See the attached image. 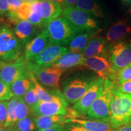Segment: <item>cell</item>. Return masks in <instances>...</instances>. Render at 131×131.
<instances>
[{
	"label": "cell",
	"mask_w": 131,
	"mask_h": 131,
	"mask_svg": "<svg viewBox=\"0 0 131 131\" xmlns=\"http://www.w3.org/2000/svg\"><path fill=\"white\" fill-rule=\"evenodd\" d=\"M12 130L17 131H38L36 126L34 116H29L25 118L17 121L11 126Z\"/></svg>",
	"instance_id": "obj_26"
},
{
	"label": "cell",
	"mask_w": 131,
	"mask_h": 131,
	"mask_svg": "<svg viewBox=\"0 0 131 131\" xmlns=\"http://www.w3.org/2000/svg\"><path fill=\"white\" fill-rule=\"evenodd\" d=\"M15 114L17 121L25 118L29 116H33L32 107L27 105L22 98H19L18 102L16 104Z\"/></svg>",
	"instance_id": "obj_29"
},
{
	"label": "cell",
	"mask_w": 131,
	"mask_h": 131,
	"mask_svg": "<svg viewBox=\"0 0 131 131\" xmlns=\"http://www.w3.org/2000/svg\"><path fill=\"white\" fill-rule=\"evenodd\" d=\"M13 97L10 86L0 80V101H9Z\"/></svg>",
	"instance_id": "obj_32"
},
{
	"label": "cell",
	"mask_w": 131,
	"mask_h": 131,
	"mask_svg": "<svg viewBox=\"0 0 131 131\" xmlns=\"http://www.w3.org/2000/svg\"><path fill=\"white\" fill-rule=\"evenodd\" d=\"M75 7L88 12L95 18H104V12L96 0H79Z\"/></svg>",
	"instance_id": "obj_23"
},
{
	"label": "cell",
	"mask_w": 131,
	"mask_h": 131,
	"mask_svg": "<svg viewBox=\"0 0 131 131\" xmlns=\"http://www.w3.org/2000/svg\"><path fill=\"white\" fill-rule=\"evenodd\" d=\"M24 3H29V4H32V3H34V1H37V0H23Z\"/></svg>",
	"instance_id": "obj_45"
},
{
	"label": "cell",
	"mask_w": 131,
	"mask_h": 131,
	"mask_svg": "<svg viewBox=\"0 0 131 131\" xmlns=\"http://www.w3.org/2000/svg\"><path fill=\"white\" fill-rule=\"evenodd\" d=\"M116 89V84L110 80H105L102 92L94 101L85 117L88 119H108L112 100Z\"/></svg>",
	"instance_id": "obj_4"
},
{
	"label": "cell",
	"mask_w": 131,
	"mask_h": 131,
	"mask_svg": "<svg viewBox=\"0 0 131 131\" xmlns=\"http://www.w3.org/2000/svg\"><path fill=\"white\" fill-rule=\"evenodd\" d=\"M7 1L8 4V9H9L8 15L14 14L24 3L23 0H7Z\"/></svg>",
	"instance_id": "obj_35"
},
{
	"label": "cell",
	"mask_w": 131,
	"mask_h": 131,
	"mask_svg": "<svg viewBox=\"0 0 131 131\" xmlns=\"http://www.w3.org/2000/svg\"><path fill=\"white\" fill-rule=\"evenodd\" d=\"M95 78L75 76L66 78L61 83V92L67 102L72 104L78 102L89 89Z\"/></svg>",
	"instance_id": "obj_5"
},
{
	"label": "cell",
	"mask_w": 131,
	"mask_h": 131,
	"mask_svg": "<svg viewBox=\"0 0 131 131\" xmlns=\"http://www.w3.org/2000/svg\"><path fill=\"white\" fill-rule=\"evenodd\" d=\"M128 81H131V64L116 72L114 82L117 85H118Z\"/></svg>",
	"instance_id": "obj_30"
},
{
	"label": "cell",
	"mask_w": 131,
	"mask_h": 131,
	"mask_svg": "<svg viewBox=\"0 0 131 131\" xmlns=\"http://www.w3.org/2000/svg\"><path fill=\"white\" fill-rule=\"evenodd\" d=\"M116 91L126 94H131V81H126L122 84H116Z\"/></svg>",
	"instance_id": "obj_36"
},
{
	"label": "cell",
	"mask_w": 131,
	"mask_h": 131,
	"mask_svg": "<svg viewBox=\"0 0 131 131\" xmlns=\"http://www.w3.org/2000/svg\"><path fill=\"white\" fill-rule=\"evenodd\" d=\"M68 118V116L62 115L34 117L36 126L38 130L63 125Z\"/></svg>",
	"instance_id": "obj_21"
},
{
	"label": "cell",
	"mask_w": 131,
	"mask_h": 131,
	"mask_svg": "<svg viewBox=\"0 0 131 131\" xmlns=\"http://www.w3.org/2000/svg\"><path fill=\"white\" fill-rule=\"evenodd\" d=\"M11 131H17V130H12Z\"/></svg>",
	"instance_id": "obj_49"
},
{
	"label": "cell",
	"mask_w": 131,
	"mask_h": 131,
	"mask_svg": "<svg viewBox=\"0 0 131 131\" xmlns=\"http://www.w3.org/2000/svg\"><path fill=\"white\" fill-rule=\"evenodd\" d=\"M129 45H130V46L131 47V38H130V40H129Z\"/></svg>",
	"instance_id": "obj_48"
},
{
	"label": "cell",
	"mask_w": 131,
	"mask_h": 131,
	"mask_svg": "<svg viewBox=\"0 0 131 131\" xmlns=\"http://www.w3.org/2000/svg\"><path fill=\"white\" fill-rule=\"evenodd\" d=\"M31 4L24 3L15 12L14 14L8 15L11 23H14L18 21L28 20L31 14Z\"/></svg>",
	"instance_id": "obj_25"
},
{
	"label": "cell",
	"mask_w": 131,
	"mask_h": 131,
	"mask_svg": "<svg viewBox=\"0 0 131 131\" xmlns=\"http://www.w3.org/2000/svg\"><path fill=\"white\" fill-rule=\"evenodd\" d=\"M3 24H4V23H3V21L2 20V19H0V26H1Z\"/></svg>",
	"instance_id": "obj_47"
},
{
	"label": "cell",
	"mask_w": 131,
	"mask_h": 131,
	"mask_svg": "<svg viewBox=\"0 0 131 131\" xmlns=\"http://www.w3.org/2000/svg\"><path fill=\"white\" fill-rule=\"evenodd\" d=\"M25 45L16 37L12 26L3 24L0 26V60L12 63L23 58Z\"/></svg>",
	"instance_id": "obj_1"
},
{
	"label": "cell",
	"mask_w": 131,
	"mask_h": 131,
	"mask_svg": "<svg viewBox=\"0 0 131 131\" xmlns=\"http://www.w3.org/2000/svg\"><path fill=\"white\" fill-rule=\"evenodd\" d=\"M19 98L13 97L9 101H7V119L4 127H11L17 122L15 114V107Z\"/></svg>",
	"instance_id": "obj_28"
},
{
	"label": "cell",
	"mask_w": 131,
	"mask_h": 131,
	"mask_svg": "<svg viewBox=\"0 0 131 131\" xmlns=\"http://www.w3.org/2000/svg\"><path fill=\"white\" fill-rule=\"evenodd\" d=\"M96 34H97V30L94 32L80 33L70 42L69 45L68 52L76 53H82L90 40L95 36Z\"/></svg>",
	"instance_id": "obj_22"
},
{
	"label": "cell",
	"mask_w": 131,
	"mask_h": 131,
	"mask_svg": "<svg viewBox=\"0 0 131 131\" xmlns=\"http://www.w3.org/2000/svg\"><path fill=\"white\" fill-rule=\"evenodd\" d=\"M11 127H0V131H11Z\"/></svg>",
	"instance_id": "obj_42"
},
{
	"label": "cell",
	"mask_w": 131,
	"mask_h": 131,
	"mask_svg": "<svg viewBox=\"0 0 131 131\" xmlns=\"http://www.w3.org/2000/svg\"><path fill=\"white\" fill-rule=\"evenodd\" d=\"M131 117V94L115 91L108 119L113 129L128 124Z\"/></svg>",
	"instance_id": "obj_3"
},
{
	"label": "cell",
	"mask_w": 131,
	"mask_h": 131,
	"mask_svg": "<svg viewBox=\"0 0 131 131\" xmlns=\"http://www.w3.org/2000/svg\"><path fill=\"white\" fill-rule=\"evenodd\" d=\"M63 131H89L80 124L72 122H65Z\"/></svg>",
	"instance_id": "obj_34"
},
{
	"label": "cell",
	"mask_w": 131,
	"mask_h": 131,
	"mask_svg": "<svg viewBox=\"0 0 131 131\" xmlns=\"http://www.w3.org/2000/svg\"><path fill=\"white\" fill-rule=\"evenodd\" d=\"M130 121H131V117H130Z\"/></svg>",
	"instance_id": "obj_51"
},
{
	"label": "cell",
	"mask_w": 131,
	"mask_h": 131,
	"mask_svg": "<svg viewBox=\"0 0 131 131\" xmlns=\"http://www.w3.org/2000/svg\"><path fill=\"white\" fill-rule=\"evenodd\" d=\"M32 85L30 75L21 77L12 83L10 86L13 96L21 98Z\"/></svg>",
	"instance_id": "obj_24"
},
{
	"label": "cell",
	"mask_w": 131,
	"mask_h": 131,
	"mask_svg": "<svg viewBox=\"0 0 131 131\" xmlns=\"http://www.w3.org/2000/svg\"><path fill=\"white\" fill-rule=\"evenodd\" d=\"M22 99L30 107H32L33 106H35V104H37L40 101V100L37 94V92H36L35 88L33 83L32 85L29 88L28 91L26 92Z\"/></svg>",
	"instance_id": "obj_31"
},
{
	"label": "cell",
	"mask_w": 131,
	"mask_h": 131,
	"mask_svg": "<svg viewBox=\"0 0 131 131\" xmlns=\"http://www.w3.org/2000/svg\"><path fill=\"white\" fill-rule=\"evenodd\" d=\"M128 12H129V14L131 16V3H130V7H129V9Z\"/></svg>",
	"instance_id": "obj_46"
},
{
	"label": "cell",
	"mask_w": 131,
	"mask_h": 131,
	"mask_svg": "<svg viewBox=\"0 0 131 131\" xmlns=\"http://www.w3.org/2000/svg\"><path fill=\"white\" fill-rule=\"evenodd\" d=\"M122 1V3L123 4H126V5H129V4H130L131 3V0H121Z\"/></svg>",
	"instance_id": "obj_43"
},
{
	"label": "cell",
	"mask_w": 131,
	"mask_h": 131,
	"mask_svg": "<svg viewBox=\"0 0 131 131\" xmlns=\"http://www.w3.org/2000/svg\"><path fill=\"white\" fill-rule=\"evenodd\" d=\"M68 51V47L66 46L50 45L34 59L32 63L41 67H52Z\"/></svg>",
	"instance_id": "obj_14"
},
{
	"label": "cell",
	"mask_w": 131,
	"mask_h": 131,
	"mask_svg": "<svg viewBox=\"0 0 131 131\" xmlns=\"http://www.w3.org/2000/svg\"><path fill=\"white\" fill-rule=\"evenodd\" d=\"M65 122H72L78 124L89 131H107L111 130L109 119L95 120L83 118H68Z\"/></svg>",
	"instance_id": "obj_20"
},
{
	"label": "cell",
	"mask_w": 131,
	"mask_h": 131,
	"mask_svg": "<svg viewBox=\"0 0 131 131\" xmlns=\"http://www.w3.org/2000/svg\"><path fill=\"white\" fill-rule=\"evenodd\" d=\"M107 131H112L111 130H107Z\"/></svg>",
	"instance_id": "obj_50"
},
{
	"label": "cell",
	"mask_w": 131,
	"mask_h": 131,
	"mask_svg": "<svg viewBox=\"0 0 131 131\" xmlns=\"http://www.w3.org/2000/svg\"><path fill=\"white\" fill-rule=\"evenodd\" d=\"M114 131H131V124L128 123L118 128L117 130Z\"/></svg>",
	"instance_id": "obj_40"
},
{
	"label": "cell",
	"mask_w": 131,
	"mask_h": 131,
	"mask_svg": "<svg viewBox=\"0 0 131 131\" xmlns=\"http://www.w3.org/2000/svg\"><path fill=\"white\" fill-rule=\"evenodd\" d=\"M30 73L28 61L23 58L15 63L6 64L0 70V80L11 86L19 78L29 76Z\"/></svg>",
	"instance_id": "obj_11"
},
{
	"label": "cell",
	"mask_w": 131,
	"mask_h": 131,
	"mask_svg": "<svg viewBox=\"0 0 131 131\" xmlns=\"http://www.w3.org/2000/svg\"><path fill=\"white\" fill-rule=\"evenodd\" d=\"M50 45H69L74 38L82 32L75 27L63 16L53 19L46 27Z\"/></svg>",
	"instance_id": "obj_2"
},
{
	"label": "cell",
	"mask_w": 131,
	"mask_h": 131,
	"mask_svg": "<svg viewBox=\"0 0 131 131\" xmlns=\"http://www.w3.org/2000/svg\"><path fill=\"white\" fill-rule=\"evenodd\" d=\"M104 81L105 80L102 78H96L84 95L70 108L77 116V118L80 115L85 116L87 111L102 92Z\"/></svg>",
	"instance_id": "obj_8"
},
{
	"label": "cell",
	"mask_w": 131,
	"mask_h": 131,
	"mask_svg": "<svg viewBox=\"0 0 131 131\" xmlns=\"http://www.w3.org/2000/svg\"><path fill=\"white\" fill-rule=\"evenodd\" d=\"M7 101H0V127H4L7 119Z\"/></svg>",
	"instance_id": "obj_33"
},
{
	"label": "cell",
	"mask_w": 131,
	"mask_h": 131,
	"mask_svg": "<svg viewBox=\"0 0 131 131\" xmlns=\"http://www.w3.org/2000/svg\"><path fill=\"white\" fill-rule=\"evenodd\" d=\"M85 60L83 53H76L68 52L59 59L53 66L64 71L75 67H81Z\"/></svg>",
	"instance_id": "obj_19"
},
{
	"label": "cell",
	"mask_w": 131,
	"mask_h": 131,
	"mask_svg": "<svg viewBox=\"0 0 131 131\" xmlns=\"http://www.w3.org/2000/svg\"><path fill=\"white\" fill-rule=\"evenodd\" d=\"M41 0H37L31 4V14L28 20L32 24L39 28L42 27V20L41 14Z\"/></svg>",
	"instance_id": "obj_27"
},
{
	"label": "cell",
	"mask_w": 131,
	"mask_h": 131,
	"mask_svg": "<svg viewBox=\"0 0 131 131\" xmlns=\"http://www.w3.org/2000/svg\"><path fill=\"white\" fill-rule=\"evenodd\" d=\"M64 126L63 125H59L56 127H52V128L42 129V130H39L38 131H63Z\"/></svg>",
	"instance_id": "obj_39"
},
{
	"label": "cell",
	"mask_w": 131,
	"mask_h": 131,
	"mask_svg": "<svg viewBox=\"0 0 131 131\" xmlns=\"http://www.w3.org/2000/svg\"><path fill=\"white\" fill-rule=\"evenodd\" d=\"M82 53L85 58L107 57V42L105 38L94 36L90 40Z\"/></svg>",
	"instance_id": "obj_16"
},
{
	"label": "cell",
	"mask_w": 131,
	"mask_h": 131,
	"mask_svg": "<svg viewBox=\"0 0 131 131\" xmlns=\"http://www.w3.org/2000/svg\"><path fill=\"white\" fill-rule=\"evenodd\" d=\"M81 68L95 72L99 77L114 81L116 72L108 57H93L85 58Z\"/></svg>",
	"instance_id": "obj_9"
},
{
	"label": "cell",
	"mask_w": 131,
	"mask_h": 131,
	"mask_svg": "<svg viewBox=\"0 0 131 131\" xmlns=\"http://www.w3.org/2000/svg\"><path fill=\"white\" fill-rule=\"evenodd\" d=\"M29 70L40 84L47 89L60 90V81L64 70L53 67H41L28 61Z\"/></svg>",
	"instance_id": "obj_7"
},
{
	"label": "cell",
	"mask_w": 131,
	"mask_h": 131,
	"mask_svg": "<svg viewBox=\"0 0 131 131\" xmlns=\"http://www.w3.org/2000/svg\"><path fill=\"white\" fill-rule=\"evenodd\" d=\"M47 1H49V2H51L52 3H55V4H58L61 5L63 4V0H47ZM63 7V6H62Z\"/></svg>",
	"instance_id": "obj_41"
},
{
	"label": "cell",
	"mask_w": 131,
	"mask_h": 131,
	"mask_svg": "<svg viewBox=\"0 0 131 131\" xmlns=\"http://www.w3.org/2000/svg\"><path fill=\"white\" fill-rule=\"evenodd\" d=\"M6 64H7V63H4V62L2 61L1 60H0V70H1V69H2L3 67H4V66Z\"/></svg>",
	"instance_id": "obj_44"
},
{
	"label": "cell",
	"mask_w": 131,
	"mask_h": 131,
	"mask_svg": "<svg viewBox=\"0 0 131 131\" xmlns=\"http://www.w3.org/2000/svg\"><path fill=\"white\" fill-rule=\"evenodd\" d=\"M61 15L82 32H94L100 27V22L88 12L77 8H63Z\"/></svg>",
	"instance_id": "obj_6"
},
{
	"label": "cell",
	"mask_w": 131,
	"mask_h": 131,
	"mask_svg": "<svg viewBox=\"0 0 131 131\" xmlns=\"http://www.w3.org/2000/svg\"><path fill=\"white\" fill-rule=\"evenodd\" d=\"M109 60L115 71L131 64V47L127 42L120 41L112 44L109 49Z\"/></svg>",
	"instance_id": "obj_10"
},
{
	"label": "cell",
	"mask_w": 131,
	"mask_h": 131,
	"mask_svg": "<svg viewBox=\"0 0 131 131\" xmlns=\"http://www.w3.org/2000/svg\"><path fill=\"white\" fill-rule=\"evenodd\" d=\"M62 11L63 7L61 5L52 3L47 0H41V14L42 20V27H46L52 21L60 16Z\"/></svg>",
	"instance_id": "obj_17"
},
{
	"label": "cell",
	"mask_w": 131,
	"mask_h": 131,
	"mask_svg": "<svg viewBox=\"0 0 131 131\" xmlns=\"http://www.w3.org/2000/svg\"><path fill=\"white\" fill-rule=\"evenodd\" d=\"M33 116L67 115L69 118V104L61 101H41L32 107Z\"/></svg>",
	"instance_id": "obj_12"
},
{
	"label": "cell",
	"mask_w": 131,
	"mask_h": 131,
	"mask_svg": "<svg viewBox=\"0 0 131 131\" xmlns=\"http://www.w3.org/2000/svg\"><path fill=\"white\" fill-rule=\"evenodd\" d=\"M8 4L7 0H0V17L5 15H8Z\"/></svg>",
	"instance_id": "obj_37"
},
{
	"label": "cell",
	"mask_w": 131,
	"mask_h": 131,
	"mask_svg": "<svg viewBox=\"0 0 131 131\" xmlns=\"http://www.w3.org/2000/svg\"><path fill=\"white\" fill-rule=\"evenodd\" d=\"M49 45V37L45 29L26 45L23 55L24 60L32 62Z\"/></svg>",
	"instance_id": "obj_13"
},
{
	"label": "cell",
	"mask_w": 131,
	"mask_h": 131,
	"mask_svg": "<svg viewBox=\"0 0 131 131\" xmlns=\"http://www.w3.org/2000/svg\"><path fill=\"white\" fill-rule=\"evenodd\" d=\"M36 27L29 20H22L16 22L13 29L16 37L26 46L35 35L37 32Z\"/></svg>",
	"instance_id": "obj_18"
},
{
	"label": "cell",
	"mask_w": 131,
	"mask_h": 131,
	"mask_svg": "<svg viewBox=\"0 0 131 131\" xmlns=\"http://www.w3.org/2000/svg\"><path fill=\"white\" fill-rule=\"evenodd\" d=\"M131 37V23L124 19L112 24L106 32L105 39L109 43L123 41L126 38Z\"/></svg>",
	"instance_id": "obj_15"
},
{
	"label": "cell",
	"mask_w": 131,
	"mask_h": 131,
	"mask_svg": "<svg viewBox=\"0 0 131 131\" xmlns=\"http://www.w3.org/2000/svg\"><path fill=\"white\" fill-rule=\"evenodd\" d=\"M78 1L79 0H63L62 6L63 8L75 7Z\"/></svg>",
	"instance_id": "obj_38"
}]
</instances>
